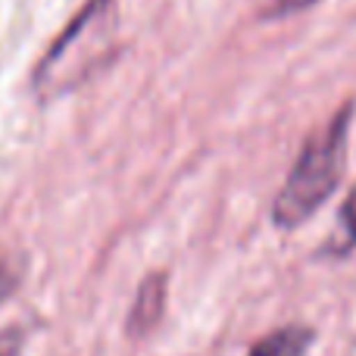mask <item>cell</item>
Segmentation results:
<instances>
[{"mask_svg":"<svg viewBox=\"0 0 356 356\" xmlns=\"http://www.w3.org/2000/svg\"><path fill=\"white\" fill-rule=\"evenodd\" d=\"M350 119H353V104H344L322 129H316L307 138L294 169L288 172L275 203H272V222L278 228H284V232L300 228L338 191L347 169Z\"/></svg>","mask_w":356,"mask_h":356,"instance_id":"obj_1","label":"cell"},{"mask_svg":"<svg viewBox=\"0 0 356 356\" xmlns=\"http://www.w3.org/2000/svg\"><path fill=\"white\" fill-rule=\"evenodd\" d=\"M113 31H116V0H88L38 63V97H56L79 85L100 63V54L113 50Z\"/></svg>","mask_w":356,"mask_h":356,"instance_id":"obj_2","label":"cell"},{"mask_svg":"<svg viewBox=\"0 0 356 356\" xmlns=\"http://www.w3.org/2000/svg\"><path fill=\"white\" fill-rule=\"evenodd\" d=\"M163 307H166V282H163V275L144 278L141 288H138L131 316H129V332L135 334V338L138 334H147L150 328L160 322Z\"/></svg>","mask_w":356,"mask_h":356,"instance_id":"obj_3","label":"cell"},{"mask_svg":"<svg viewBox=\"0 0 356 356\" xmlns=\"http://www.w3.org/2000/svg\"><path fill=\"white\" fill-rule=\"evenodd\" d=\"M313 328L307 325H284L278 332L266 334L250 350V356H307L313 347Z\"/></svg>","mask_w":356,"mask_h":356,"instance_id":"obj_4","label":"cell"},{"mask_svg":"<svg viewBox=\"0 0 356 356\" xmlns=\"http://www.w3.org/2000/svg\"><path fill=\"white\" fill-rule=\"evenodd\" d=\"M353 250H356V188L344 200V207H341L338 222H334V228H332L328 244L322 247V253H325V257H334V259L350 257Z\"/></svg>","mask_w":356,"mask_h":356,"instance_id":"obj_5","label":"cell"},{"mask_svg":"<svg viewBox=\"0 0 356 356\" xmlns=\"http://www.w3.org/2000/svg\"><path fill=\"white\" fill-rule=\"evenodd\" d=\"M313 3H319V0H272L269 10H266V16L272 19H282V16H294V13H303L309 10Z\"/></svg>","mask_w":356,"mask_h":356,"instance_id":"obj_6","label":"cell"},{"mask_svg":"<svg viewBox=\"0 0 356 356\" xmlns=\"http://www.w3.org/2000/svg\"><path fill=\"white\" fill-rule=\"evenodd\" d=\"M22 347V332L19 328H3L0 332V356H19Z\"/></svg>","mask_w":356,"mask_h":356,"instance_id":"obj_7","label":"cell"},{"mask_svg":"<svg viewBox=\"0 0 356 356\" xmlns=\"http://www.w3.org/2000/svg\"><path fill=\"white\" fill-rule=\"evenodd\" d=\"M16 288H19L16 269H13V266H6V263H0V303H3Z\"/></svg>","mask_w":356,"mask_h":356,"instance_id":"obj_8","label":"cell"}]
</instances>
